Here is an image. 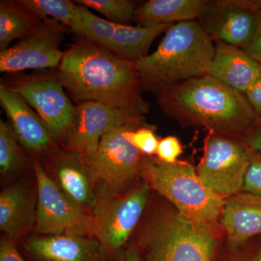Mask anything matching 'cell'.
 <instances>
[{"mask_svg": "<svg viewBox=\"0 0 261 261\" xmlns=\"http://www.w3.org/2000/svg\"><path fill=\"white\" fill-rule=\"evenodd\" d=\"M57 74L80 103L99 102L142 118L148 111L135 63L85 39L64 53Z\"/></svg>", "mask_w": 261, "mask_h": 261, "instance_id": "obj_1", "label": "cell"}, {"mask_svg": "<svg viewBox=\"0 0 261 261\" xmlns=\"http://www.w3.org/2000/svg\"><path fill=\"white\" fill-rule=\"evenodd\" d=\"M156 94L160 107L171 118L220 135L247 133L258 118L245 94L208 74L168 86Z\"/></svg>", "mask_w": 261, "mask_h": 261, "instance_id": "obj_2", "label": "cell"}, {"mask_svg": "<svg viewBox=\"0 0 261 261\" xmlns=\"http://www.w3.org/2000/svg\"><path fill=\"white\" fill-rule=\"evenodd\" d=\"M215 51L214 40L197 20L172 24L156 50L136 62L141 87L157 94L207 74Z\"/></svg>", "mask_w": 261, "mask_h": 261, "instance_id": "obj_3", "label": "cell"}, {"mask_svg": "<svg viewBox=\"0 0 261 261\" xmlns=\"http://www.w3.org/2000/svg\"><path fill=\"white\" fill-rule=\"evenodd\" d=\"M142 172L149 185L172 202L178 214L187 219L209 224L224 210L226 201L222 196L206 187L191 165L146 160Z\"/></svg>", "mask_w": 261, "mask_h": 261, "instance_id": "obj_4", "label": "cell"}, {"mask_svg": "<svg viewBox=\"0 0 261 261\" xmlns=\"http://www.w3.org/2000/svg\"><path fill=\"white\" fill-rule=\"evenodd\" d=\"M145 247L147 261H211L216 240L208 224L173 214L154 223Z\"/></svg>", "mask_w": 261, "mask_h": 261, "instance_id": "obj_5", "label": "cell"}, {"mask_svg": "<svg viewBox=\"0 0 261 261\" xmlns=\"http://www.w3.org/2000/svg\"><path fill=\"white\" fill-rule=\"evenodd\" d=\"M2 84L23 98L37 113L53 138L68 135L77 107L67 96L57 73H37Z\"/></svg>", "mask_w": 261, "mask_h": 261, "instance_id": "obj_6", "label": "cell"}, {"mask_svg": "<svg viewBox=\"0 0 261 261\" xmlns=\"http://www.w3.org/2000/svg\"><path fill=\"white\" fill-rule=\"evenodd\" d=\"M38 202L36 230L45 235H94L92 216L70 199L36 161Z\"/></svg>", "mask_w": 261, "mask_h": 261, "instance_id": "obj_7", "label": "cell"}, {"mask_svg": "<svg viewBox=\"0 0 261 261\" xmlns=\"http://www.w3.org/2000/svg\"><path fill=\"white\" fill-rule=\"evenodd\" d=\"M251 152L246 143L213 133L206 141L197 173L204 185L216 193L237 195L243 190Z\"/></svg>", "mask_w": 261, "mask_h": 261, "instance_id": "obj_8", "label": "cell"}, {"mask_svg": "<svg viewBox=\"0 0 261 261\" xmlns=\"http://www.w3.org/2000/svg\"><path fill=\"white\" fill-rule=\"evenodd\" d=\"M149 186L142 185L127 195L97 202L92 212L94 235L108 261L126 243L143 214Z\"/></svg>", "mask_w": 261, "mask_h": 261, "instance_id": "obj_9", "label": "cell"}, {"mask_svg": "<svg viewBox=\"0 0 261 261\" xmlns=\"http://www.w3.org/2000/svg\"><path fill=\"white\" fill-rule=\"evenodd\" d=\"M126 125L102 137L97 149L85 159L95 181L111 193H119L142 172V153L128 142L124 130Z\"/></svg>", "mask_w": 261, "mask_h": 261, "instance_id": "obj_10", "label": "cell"}, {"mask_svg": "<svg viewBox=\"0 0 261 261\" xmlns=\"http://www.w3.org/2000/svg\"><path fill=\"white\" fill-rule=\"evenodd\" d=\"M68 29L56 20H43L27 37L0 51V72L13 73L59 67L64 56L61 43Z\"/></svg>", "mask_w": 261, "mask_h": 261, "instance_id": "obj_11", "label": "cell"}, {"mask_svg": "<svg viewBox=\"0 0 261 261\" xmlns=\"http://www.w3.org/2000/svg\"><path fill=\"white\" fill-rule=\"evenodd\" d=\"M142 119L101 103H80L66 136L67 152L90 157L105 135L126 125L140 124Z\"/></svg>", "mask_w": 261, "mask_h": 261, "instance_id": "obj_12", "label": "cell"}, {"mask_svg": "<svg viewBox=\"0 0 261 261\" xmlns=\"http://www.w3.org/2000/svg\"><path fill=\"white\" fill-rule=\"evenodd\" d=\"M260 21L259 12L231 0L209 1L197 22L213 40L245 49L252 42Z\"/></svg>", "mask_w": 261, "mask_h": 261, "instance_id": "obj_13", "label": "cell"}, {"mask_svg": "<svg viewBox=\"0 0 261 261\" xmlns=\"http://www.w3.org/2000/svg\"><path fill=\"white\" fill-rule=\"evenodd\" d=\"M32 261H108L97 239L77 235H47L25 242Z\"/></svg>", "mask_w": 261, "mask_h": 261, "instance_id": "obj_14", "label": "cell"}, {"mask_svg": "<svg viewBox=\"0 0 261 261\" xmlns=\"http://www.w3.org/2000/svg\"><path fill=\"white\" fill-rule=\"evenodd\" d=\"M0 103L19 142L25 148L34 152L50 148L54 138L37 113L23 98L1 84Z\"/></svg>", "mask_w": 261, "mask_h": 261, "instance_id": "obj_15", "label": "cell"}, {"mask_svg": "<svg viewBox=\"0 0 261 261\" xmlns=\"http://www.w3.org/2000/svg\"><path fill=\"white\" fill-rule=\"evenodd\" d=\"M207 74L243 94L261 74V63L241 48L217 42Z\"/></svg>", "mask_w": 261, "mask_h": 261, "instance_id": "obj_16", "label": "cell"}, {"mask_svg": "<svg viewBox=\"0 0 261 261\" xmlns=\"http://www.w3.org/2000/svg\"><path fill=\"white\" fill-rule=\"evenodd\" d=\"M53 166L56 183L65 195L84 210L94 208L95 179L83 156L67 152L57 156Z\"/></svg>", "mask_w": 261, "mask_h": 261, "instance_id": "obj_17", "label": "cell"}, {"mask_svg": "<svg viewBox=\"0 0 261 261\" xmlns=\"http://www.w3.org/2000/svg\"><path fill=\"white\" fill-rule=\"evenodd\" d=\"M223 227L233 245H241L261 233V197L252 194L238 193L225 202Z\"/></svg>", "mask_w": 261, "mask_h": 261, "instance_id": "obj_18", "label": "cell"}, {"mask_svg": "<svg viewBox=\"0 0 261 261\" xmlns=\"http://www.w3.org/2000/svg\"><path fill=\"white\" fill-rule=\"evenodd\" d=\"M208 0H149L136 9L135 19L140 27L172 25L197 20Z\"/></svg>", "mask_w": 261, "mask_h": 261, "instance_id": "obj_19", "label": "cell"}, {"mask_svg": "<svg viewBox=\"0 0 261 261\" xmlns=\"http://www.w3.org/2000/svg\"><path fill=\"white\" fill-rule=\"evenodd\" d=\"M36 221V212L23 187H10L0 194V229L15 242Z\"/></svg>", "mask_w": 261, "mask_h": 261, "instance_id": "obj_20", "label": "cell"}, {"mask_svg": "<svg viewBox=\"0 0 261 261\" xmlns=\"http://www.w3.org/2000/svg\"><path fill=\"white\" fill-rule=\"evenodd\" d=\"M170 25L134 27L118 24L108 49L123 59L136 63L148 55L152 42Z\"/></svg>", "mask_w": 261, "mask_h": 261, "instance_id": "obj_21", "label": "cell"}, {"mask_svg": "<svg viewBox=\"0 0 261 261\" xmlns=\"http://www.w3.org/2000/svg\"><path fill=\"white\" fill-rule=\"evenodd\" d=\"M39 17L22 6L18 1L0 2V51L9 47L10 43L22 39L42 23Z\"/></svg>", "mask_w": 261, "mask_h": 261, "instance_id": "obj_22", "label": "cell"}, {"mask_svg": "<svg viewBox=\"0 0 261 261\" xmlns=\"http://www.w3.org/2000/svg\"><path fill=\"white\" fill-rule=\"evenodd\" d=\"M41 20H55L71 29L80 16V8L69 0H18Z\"/></svg>", "mask_w": 261, "mask_h": 261, "instance_id": "obj_23", "label": "cell"}, {"mask_svg": "<svg viewBox=\"0 0 261 261\" xmlns=\"http://www.w3.org/2000/svg\"><path fill=\"white\" fill-rule=\"evenodd\" d=\"M80 16L70 30L85 39L108 49L118 24L94 15L86 7L79 5Z\"/></svg>", "mask_w": 261, "mask_h": 261, "instance_id": "obj_24", "label": "cell"}, {"mask_svg": "<svg viewBox=\"0 0 261 261\" xmlns=\"http://www.w3.org/2000/svg\"><path fill=\"white\" fill-rule=\"evenodd\" d=\"M11 125L0 120V171L7 173L21 167L25 156Z\"/></svg>", "mask_w": 261, "mask_h": 261, "instance_id": "obj_25", "label": "cell"}, {"mask_svg": "<svg viewBox=\"0 0 261 261\" xmlns=\"http://www.w3.org/2000/svg\"><path fill=\"white\" fill-rule=\"evenodd\" d=\"M75 3L96 10L114 23L128 25L135 19V4L127 0H80Z\"/></svg>", "mask_w": 261, "mask_h": 261, "instance_id": "obj_26", "label": "cell"}, {"mask_svg": "<svg viewBox=\"0 0 261 261\" xmlns=\"http://www.w3.org/2000/svg\"><path fill=\"white\" fill-rule=\"evenodd\" d=\"M139 125H130L124 130V136L128 142L141 153L152 155L156 153L159 140L154 130L148 127L135 128Z\"/></svg>", "mask_w": 261, "mask_h": 261, "instance_id": "obj_27", "label": "cell"}, {"mask_svg": "<svg viewBox=\"0 0 261 261\" xmlns=\"http://www.w3.org/2000/svg\"><path fill=\"white\" fill-rule=\"evenodd\" d=\"M243 190L261 197V151L252 150L244 178Z\"/></svg>", "mask_w": 261, "mask_h": 261, "instance_id": "obj_28", "label": "cell"}, {"mask_svg": "<svg viewBox=\"0 0 261 261\" xmlns=\"http://www.w3.org/2000/svg\"><path fill=\"white\" fill-rule=\"evenodd\" d=\"M182 153L181 143L176 137L169 136L159 140L156 154L160 161L167 163L177 162L178 158Z\"/></svg>", "mask_w": 261, "mask_h": 261, "instance_id": "obj_29", "label": "cell"}, {"mask_svg": "<svg viewBox=\"0 0 261 261\" xmlns=\"http://www.w3.org/2000/svg\"><path fill=\"white\" fill-rule=\"evenodd\" d=\"M0 261H25L14 242L5 239L0 244Z\"/></svg>", "mask_w": 261, "mask_h": 261, "instance_id": "obj_30", "label": "cell"}, {"mask_svg": "<svg viewBox=\"0 0 261 261\" xmlns=\"http://www.w3.org/2000/svg\"><path fill=\"white\" fill-rule=\"evenodd\" d=\"M254 112L257 116L261 115V74L253 85L245 94Z\"/></svg>", "mask_w": 261, "mask_h": 261, "instance_id": "obj_31", "label": "cell"}, {"mask_svg": "<svg viewBox=\"0 0 261 261\" xmlns=\"http://www.w3.org/2000/svg\"><path fill=\"white\" fill-rule=\"evenodd\" d=\"M245 143L253 151H261V118H257L253 126L246 133Z\"/></svg>", "mask_w": 261, "mask_h": 261, "instance_id": "obj_32", "label": "cell"}, {"mask_svg": "<svg viewBox=\"0 0 261 261\" xmlns=\"http://www.w3.org/2000/svg\"><path fill=\"white\" fill-rule=\"evenodd\" d=\"M259 13H260V21H259L256 34L250 45L245 48L244 50L261 63V10Z\"/></svg>", "mask_w": 261, "mask_h": 261, "instance_id": "obj_33", "label": "cell"}, {"mask_svg": "<svg viewBox=\"0 0 261 261\" xmlns=\"http://www.w3.org/2000/svg\"><path fill=\"white\" fill-rule=\"evenodd\" d=\"M116 261H143L138 252L134 249L127 250L121 256L118 257Z\"/></svg>", "mask_w": 261, "mask_h": 261, "instance_id": "obj_34", "label": "cell"}, {"mask_svg": "<svg viewBox=\"0 0 261 261\" xmlns=\"http://www.w3.org/2000/svg\"><path fill=\"white\" fill-rule=\"evenodd\" d=\"M249 261H261V250L260 251L257 252Z\"/></svg>", "mask_w": 261, "mask_h": 261, "instance_id": "obj_35", "label": "cell"}]
</instances>
